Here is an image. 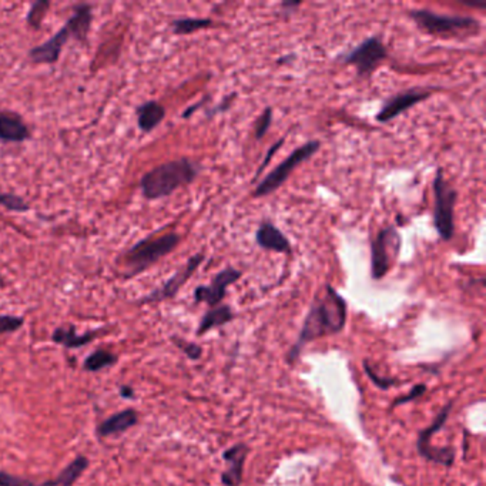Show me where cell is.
<instances>
[{
	"label": "cell",
	"mask_w": 486,
	"mask_h": 486,
	"mask_svg": "<svg viewBox=\"0 0 486 486\" xmlns=\"http://www.w3.org/2000/svg\"><path fill=\"white\" fill-rule=\"evenodd\" d=\"M347 301L343 295L332 285H327L324 296L314 300L296 343L288 352V362H295L307 344L322 336L340 334L347 324Z\"/></svg>",
	"instance_id": "obj_1"
},
{
	"label": "cell",
	"mask_w": 486,
	"mask_h": 486,
	"mask_svg": "<svg viewBox=\"0 0 486 486\" xmlns=\"http://www.w3.org/2000/svg\"><path fill=\"white\" fill-rule=\"evenodd\" d=\"M200 171V164L190 159L183 157L167 162L144 174L140 189L147 200H159L173 194L180 187L193 183Z\"/></svg>",
	"instance_id": "obj_2"
},
{
	"label": "cell",
	"mask_w": 486,
	"mask_h": 486,
	"mask_svg": "<svg viewBox=\"0 0 486 486\" xmlns=\"http://www.w3.org/2000/svg\"><path fill=\"white\" fill-rule=\"evenodd\" d=\"M409 17L424 31L438 37H459L462 39V37L473 36L480 30L479 22L468 16H448L427 9H417L409 10Z\"/></svg>",
	"instance_id": "obj_3"
},
{
	"label": "cell",
	"mask_w": 486,
	"mask_h": 486,
	"mask_svg": "<svg viewBox=\"0 0 486 486\" xmlns=\"http://www.w3.org/2000/svg\"><path fill=\"white\" fill-rule=\"evenodd\" d=\"M180 243V236L176 233H169L160 237L144 238L137 243L126 254L124 264L129 270L127 277L137 276L156 264L159 259L169 255Z\"/></svg>",
	"instance_id": "obj_4"
},
{
	"label": "cell",
	"mask_w": 486,
	"mask_h": 486,
	"mask_svg": "<svg viewBox=\"0 0 486 486\" xmlns=\"http://www.w3.org/2000/svg\"><path fill=\"white\" fill-rule=\"evenodd\" d=\"M434 226L438 236L448 241L455 233V204L458 193L454 187L445 180L443 170L438 169L434 180Z\"/></svg>",
	"instance_id": "obj_5"
},
{
	"label": "cell",
	"mask_w": 486,
	"mask_h": 486,
	"mask_svg": "<svg viewBox=\"0 0 486 486\" xmlns=\"http://www.w3.org/2000/svg\"><path fill=\"white\" fill-rule=\"evenodd\" d=\"M321 147V141L313 140L303 145H300L283 162L280 163L271 173H269L263 180L259 181L257 189L254 190V197H266L278 190L280 187L287 181V178L291 176V173L300 166L301 163L307 162L311 156H314Z\"/></svg>",
	"instance_id": "obj_6"
},
{
	"label": "cell",
	"mask_w": 486,
	"mask_h": 486,
	"mask_svg": "<svg viewBox=\"0 0 486 486\" xmlns=\"http://www.w3.org/2000/svg\"><path fill=\"white\" fill-rule=\"evenodd\" d=\"M452 406H454L452 402L448 403L438 414V417L434 420V422L418 434V439H417V451L424 459H427L429 462L439 464V465L446 466V468H451L454 465L455 450L450 446L448 448L432 446L431 439L436 432H439L445 427L448 418H450Z\"/></svg>",
	"instance_id": "obj_7"
},
{
	"label": "cell",
	"mask_w": 486,
	"mask_h": 486,
	"mask_svg": "<svg viewBox=\"0 0 486 486\" xmlns=\"http://www.w3.org/2000/svg\"><path fill=\"white\" fill-rule=\"evenodd\" d=\"M401 248V236L395 227L383 229L378 236L371 241V277L381 280L391 269L394 255Z\"/></svg>",
	"instance_id": "obj_8"
},
{
	"label": "cell",
	"mask_w": 486,
	"mask_h": 486,
	"mask_svg": "<svg viewBox=\"0 0 486 486\" xmlns=\"http://www.w3.org/2000/svg\"><path fill=\"white\" fill-rule=\"evenodd\" d=\"M388 57V50L380 37H369L359 43L351 52L340 56V60L345 64H351L357 69L358 76L365 78L376 70Z\"/></svg>",
	"instance_id": "obj_9"
},
{
	"label": "cell",
	"mask_w": 486,
	"mask_h": 486,
	"mask_svg": "<svg viewBox=\"0 0 486 486\" xmlns=\"http://www.w3.org/2000/svg\"><path fill=\"white\" fill-rule=\"evenodd\" d=\"M89 468V459L86 457H78L73 459L56 478L46 482H33L16 475H10L0 471V486H73L85 471Z\"/></svg>",
	"instance_id": "obj_10"
},
{
	"label": "cell",
	"mask_w": 486,
	"mask_h": 486,
	"mask_svg": "<svg viewBox=\"0 0 486 486\" xmlns=\"http://www.w3.org/2000/svg\"><path fill=\"white\" fill-rule=\"evenodd\" d=\"M243 273L233 267L218 271L208 285H200L194 291L196 303H206L208 307H217L226 296L227 288L241 278Z\"/></svg>",
	"instance_id": "obj_11"
},
{
	"label": "cell",
	"mask_w": 486,
	"mask_h": 486,
	"mask_svg": "<svg viewBox=\"0 0 486 486\" xmlns=\"http://www.w3.org/2000/svg\"><path fill=\"white\" fill-rule=\"evenodd\" d=\"M204 261V254L199 252L193 255L189 261H187L185 266L177 271L169 281L163 284L162 288L153 291L150 295H147L141 300V304L144 303H159L163 300H169V298L176 296V294L180 291V288L192 278V276L196 273V270L201 266Z\"/></svg>",
	"instance_id": "obj_12"
},
{
	"label": "cell",
	"mask_w": 486,
	"mask_h": 486,
	"mask_svg": "<svg viewBox=\"0 0 486 486\" xmlns=\"http://www.w3.org/2000/svg\"><path fill=\"white\" fill-rule=\"evenodd\" d=\"M432 94L429 89H410L406 92H402L399 94H395L389 100L385 101V104L381 107V110L377 113L376 119L380 123H388L392 119L402 115L403 111L413 108L418 103L424 101Z\"/></svg>",
	"instance_id": "obj_13"
},
{
	"label": "cell",
	"mask_w": 486,
	"mask_h": 486,
	"mask_svg": "<svg viewBox=\"0 0 486 486\" xmlns=\"http://www.w3.org/2000/svg\"><path fill=\"white\" fill-rule=\"evenodd\" d=\"M247 455L248 448L245 443H236L222 454V459L227 462V469L221 475V482L224 486L241 485Z\"/></svg>",
	"instance_id": "obj_14"
},
{
	"label": "cell",
	"mask_w": 486,
	"mask_h": 486,
	"mask_svg": "<svg viewBox=\"0 0 486 486\" xmlns=\"http://www.w3.org/2000/svg\"><path fill=\"white\" fill-rule=\"evenodd\" d=\"M71 34L66 26H63L53 37L41 46H36L29 52L31 62L37 64H53L59 60V56L63 50V46L70 39Z\"/></svg>",
	"instance_id": "obj_15"
},
{
	"label": "cell",
	"mask_w": 486,
	"mask_h": 486,
	"mask_svg": "<svg viewBox=\"0 0 486 486\" xmlns=\"http://www.w3.org/2000/svg\"><path fill=\"white\" fill-rule=\"evenodd\" d=\"M255 241L261 248L264 250L283 252V254L292 252L290 240L274 226L271 221H263L259 224L258 230L255 231Z\"/></svg>",
	"instance_id": "obj_16"
},
{
	"label": "cell",
	"mask_w": 486,
	"mask_h": 486,
	"mask_svg": "<svg viewBox=\"0 0 486 486\" xmlns=\"http://www.w3.org/2000/svg\"><path fill=\"white\" fill-rule=\"evenodd\" d=\"M30 137V131L22 117L12 111H0V140L22 143Z\"/></svg>",
	"instance_id": "obj_17"
},
{
	"label": "cell",
	"mask_w": 486,
	"mask_h": 486,
	"mask_svg": "<svg viewBox=\"0 0 486 486\" xmlns=\"http://www.w3.org/2000/svg\"><path fill=\"white\" fill-rule=\"evenodd\" d=\"M138 422V415L134 409L129 408L120 413L111 415L106 421H103L97 427V435L101 438L110 436V435H117L122 432H126L131 427H134Z\"/></svg>",
	"instance_id": "obj_18"
},
{
	"label": "cell",
	"mask_w": 486,
	"mask_h": 486,
	"mask_svg": "<svg viewBox=\"0 0 486 486\" xmlns=\"http://www.w3.org/2000/svg\"><path fill=\"white\" fill-rule=\"evenodd\" d=\"M166 108L157 101H145L137 107V124L141 131H153L164 119Z\"/></svg>",
	"instance_id": "obj_19"
},
{
	"label": "cell",
	"mask_w": 486,
	"mask_h": 486,
	"mask_svg": "<svg viewBox=\"0 0 486 486\" xmlns=\"http://www.w3.org/2000/svg\"><path fill=\"white\" fill-rule=\"evenodd\" d=\"M92 24V6L90 5H79L74 8L73 16L66 22V27L69 29L73 39L85 42L87 33Z\"/></svg>",
	"instance_id": "obj_20"
},
{
	"label": "cell",
	"mask_w": 486,
	"mask_h": 486,
	"mask_svg": "<svg viewBox=\"0 0 486 486\" xmlns=\"http://www.w3.org/2000/svg\"><path fill=\"white\" fill-rule=\"evenodd\" d=\"M234 320V313L230 306H217L210 308L200 321L197 335H204L206 332L226 325Z\"/></svg>",
	"instance_id": "obj_21"
},
{
	"label": "cell",
	"mask_w": 486,
	"mask_h": 486,
	"mask_svg": "<svg viewBox=\"0 0 486 486\" xmlns=\"http://www.w3.org/2000/svg\"><path fill=\"white\" fill-rule=\"evenodd\" d=\"M94 336H96V332H86L79 335L76 332V328H74L73 325H69V327L56 328L52 338L56 344H60L70 350V348H79V347L87 345Z\"/></svg>",
	"instance_id": "obj_22"
},
{
	"label": "cell",
	"mask_w": 486,
	"mask_h": 486,
	"mask_svg": "<svg viewBox=\"0 0 486 486\" xmlns=\"http://www.w3.org/2000/svg\"><path fill=\"white\" fill-rule=\"evenodd\" d=\"M117 362V357L110 352L107 350H97L94 352H92L86 359H85V369L90 371V372H99L104 368L113 366Z\"/></svg>",
	"instance_id": "obj_23"
},
{
	"label": "cell",
	"mask_w": 486,
	"mask_h": 486,
	"mask_svg": "<svg viewBox=\"0 0 486 486\" xmlns=\"http://www.w3.org/2000/svg\"><path fill=\"white\" fill-rule=\"evenodd\" d=\"M211 26H214V22L211 19H199V17L178 19L171 23V27L176 34H190L203 29H208Z\"/></svg>",
	"instance_id": "obj_24"
},
{
	"label": "cell",
	"mask_w": 486,
	"mask_h": 486,
	"mask_svg": "<svg viewBox=\"0 0 486 486\" xmlns=\"http://www.w3.org/2000/svg\"><path fill=\"white\" fill-rule=\"evenodd\" d=\"M49 6H50V3L46 2V0H41V2L33 3L29 13H27V17H26L27 23L34 29H39Z\"/></svg>",
	"instance_id": "obj_25"
},
{
	"label": "cell",
	"mask_w": 486,
	"mask_h": 486,
	"mask_svg": "<svg viewBox=\"0 0 486 486\" xmlns=\"http://www.w3.org/2000/svg\"><path fill=\"white\" fill-rule=\"evenodd\" d=\"M0 206H3L9 211L15 213H24L29 210V204L22 197L10 193L0 194Z\"/></svg>",
	"instance_id": "obj_26"
},
{
	"label": "cell",
	"mask_w": 486,
	"mask_h": 486,
	"mask_svg": "<svg viewBox=\"0 0 486 486\" xmlns=\"http://www.w3.org/2000/svg\"><path fill=\"white\" fill-rule=\"evenodd\" d=\"M273 123V108L271 107H266V110L263 111V115H261L255 123V138H263L270 126Z\"/></svg>",
	"instance_id": "obj_27"
},
{
	"label": "cell",
	"mask_w": 486,
	"mask_h": 486,
	"mask_svg": "<svg viewBox=\"0 0 486 486\" xmlns=\"http://www.w3.org/2000/svg\"><path fill=\"white\" fill-rule=\"evenodd\" d=\"M364 369H365V373L368 376V378L381 389H388V388L396 385V383H398L395 378H385V377L377 376L376 369L368 365V361H364Z\"/></svg>",
	"instance_id": "obj_28"
},
{
	"label": "cell",
	"mask_w": 486,
	"mask_h": 486,
	"mask_svg": "<svg viewBox=\"0 0 486 486\" xmlns=\"http://www.w3.org/2000/svg\"><path fill=\"white\" fill-rule=\"evenodd\" d=\"M24 320L16 315H0V335L10 334L23 327Z\"/></svg>",
	"instance_id": "obj_29"
},
{
	"label": "cell",
	"mask_w": 486,
	"mask_h": 486,
	"mask_svg": "<svg viewBox=\"0 0 486 486\" xmlns=\"http://www.w3.org/2000/svg\"><path fill=\"white\" fill-rule=\"evenodd\" d=\"M173 341L190 359H199L201 357V354H203L201 347L194 344V343H189V341H185V340L177 338V336H173Z\"/></svg>",
	"instance_id": "obj_30"
},
{
	"label": "cell",
	"mask_w": 486,
	"mask_h": 486,
	"mask_svg": "<svg viewBox=\"0 0 486 486\" xmlns=\"http://www.w3.org/2000/svg\"><path fill=\"white\" fill-rule=\"evenodd\" d=\"M425 392H427V385H424V384L415 385V387H413V389H410L406 395L396 398V399L392 402V405H394V406H398V405H403V403H408V402H413V401L418 399L420 396H422Z\"/></svg>",
	"instance_id": "obj_31"
},
{
	"label": "cell",
	"mask_w": 486,
	"mask_h": 486,
	"mask_svg": "<svg viewBox=\"0 0 486 486\" xmlns=\"http://www.w3.org/2000/svg\"><path fill=\"white\" fill-rule=\"evenodd\" d=\"M284 144V138H281V140H278L274 145H271L270 147V150L267 152V155H266V157H264V160H263V163H261V166L257 169V173H255V178H254V183H255V180L258 178V176L261 174V173H263L264 171V169L269 166V163H270V160L274 157V155L278 152V148L281 147Z\"/></svg>",
	"instance_id": "obj_32"
},
{
	"label": "cell",
	"mask_w": 486,
	"mask_h": 486,
	"mask_svg": "<svg viewBox=\"0 0 486 486\" xmlns=\"http://www.w3.org/2000/svg\"><path fill=\"white\" fill-rule=\"evenodd\" d=\"M201 104H203V101H199L197 104H194V106H192V107H189V108H187L185 111H184V113H183V119H187V117H190L193 113H194V111L199 108V107H201Z\"/></svg>",
	"instance_id": "obj_33"
},
{
	"label": "cell",
	"mask_w": 486,
	"mask_h": 486,
	"mask_svg": "<svg viewBox=\"0 0 486 486\" xmlns=\"http://www.w3.org/2000/svg\"><path fill=\"white\" fill-rule=\"evenodd\" d=\"M120 395L123 396V398H133L134 396V391L131 389V387H127V385H123L122 388H120Z\"/></svg>",
	"instance_id": "obj_34"
},
{
	"label": "cell",
	"mask_w": 486,
	"mask_h": 486,
	"mask_svg": "<svg viewBox=\"0 0 486 486\" xmlns=\"http://www.w3.org/2000/svg\"><path fill=\"white\" fill-rule=\"evenodd\" d=\"M284 9L287 8V9H295V8H300L301 6V2H283V5H281Z\"/></svg>",
	"instance_id": "obj_35"
}]
</instances>
